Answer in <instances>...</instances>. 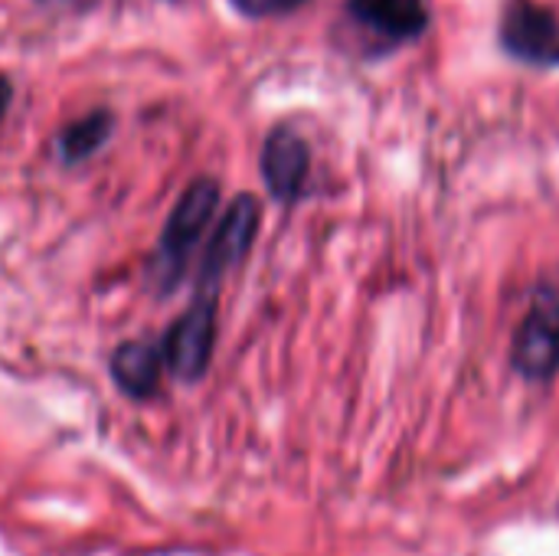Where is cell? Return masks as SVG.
I'll return each instance as SVG.
<instances>
[{"label":"cell","mask_w":559,"mask_h":556,"mask_svg":"<svg viewBox=\"0 0 559 556\" xmlns=\"http://www.w3.org/2000/svg\"><path fill=\"white\" fill-rule=\"evenodd\" d=\"M344 20L357 33L354 46L364 59H386L432 26L426 0H344Z\"/></svg>","instance_id":"1"},{"label":"cell","mask_w":559,"mask_h":556,"mask_svg":"<svg viewBox=\"0 0 559 556\" xmlns=\"http://www.w3.org/2000/svg\"><path fill=\"white\" fill-rule=\"evenodd\" d=\"M498 46L527 69H559V13L540 0H508L498 20Z\"/></svg>","instance_id":"2"},{"label":"cell","mask_w":559,"mask_h":556,"mask_svg":"<svg viewBox=\"0 0 559 556\" xmlns=\"http://www.w3.org/2000/svg\"><path fill=\"white\" fill-rule=\"evenodd\" d=\"M514 370L531 383H547L559 374V288L540 285L514 334Z\"/></svg>","instance_id":"3"},{"label":"cell","mask_w":559,"mask_h":556,"mask_svg":"<svg viewBox=\"0 0 559 556\" xmlns=\"http://www.w3.org/2000/svg\"><path fill=\"white\" fill-rule=\"evenodd\" d=\"M216 203H219V187L210 177L193 180L183 190V197L177 200L174 213L167 216L160 249H157V272H164V288H170L180 279L193 246L203 239V233L216 213Z\"/></svg>","instance_id":"4"},{"label":"cell","mask_w":559,"mask_h":556,"mask_svg":"<svg viewBox=\"0 0 559 556\" xmlns=\"http://www.w3.org/2000/svg\"><path fill=\"white\" fill-rule=\"evenodd\" d=\"M216 341V298L213 292H200V298L170 324L160 360L180 377V380H200L210 367Z\"/></svg>","instance_id":"5"},{"label":"cell","mask_w":559,"mask_h":556,"mask_svg":"<svg viewBox=\"0 0 559 556\" xmlns=\"http://www.w3.org/2000/svg\"><path fill=\"white\" fill-rule=\"evenodd\" d=\"M259 200L252 193H239L229 210L223 213L219 226L210 236V249L203 256V269H200V285L206 288V282L213 285L223 272H229L233 265H239L246 259V252L252 249V239L259 233Z\"/></svg>","instance_id":"6"},{"label":"cell","mask_w":559,"mask_h":556,"mask_svg":"<svg viewBox=\"0 0 559 556\" xmlns=\"http://www.w3.org/2000/svg\"><path fill=\"white\" fill-rule=\"evenodd\" d=\"M308 174H311L308 141L288 125L275 128L262 144V177H265L269 193L278 203H295L305 193Z\"/></svg>","instance_id":"7"},{"label":"cell","mask_w":559,"mask_h":556,"mask_svg":"<svg viewBox=\"0 0 559 556\" xmlns=\"http://www.w3.org/2000/svg\"><path fill=\"white\" fill-rule=\"evenodd\" d=\"M111 377L128 397L147 400L160 383V351L151 344H121L111 354Z\"/></svg>","instance_id":"8"},{"label":"cell","mask_w":559,"mask_h":556,"mask_svg":"<svg viewBox=\"0 0 559 556\" xmlns=\"http://www.w3.org/2000/svg\"><path fill=\"white\" fill-rule=\"evenodd\" d=\"M111 128H115V118L105 108L82 115L69 128H62V134H59V154H62V161L66 164H79V161L92 157L98 147H105V141L111 138Z\"/></svg>","instance_id":"9"},{"label":"cell","mask_w":559,"mask_h":556,"mask_svg":"<svg viewBox=\"0 0 559 556\" xmlns=\"http://www.w3.org/2000/svg\"><path fill=\"white\" fill-rule=\"evenodd\" d=\"M242 16L249 20H265V16H285L295 13L298 7H305L308 0H229Z\"/></svg>","instance_id":"10"},{"label":"cell","mask_w":559,"mask_h":556,"mask_svg":"<svg viewBox=\"0 0 559 556\" xmlns=\"http://www.w3.org/2000/svg\"><path fill=\"white\" fill-rule=\"evenodd\" d=\"M10 98H13V85H10L7 75H0V121H3V115L10 108Z\"/></svg>","instance_id":"11"}]
</instances>
